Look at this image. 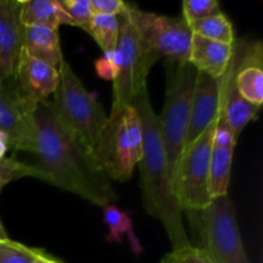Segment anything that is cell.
<instances>
[{
  "label": "cell",
  "instance_id": "1",
  "mask_svg": "<svg viewBox=\"0 0 263 263\" xmlns=\"http://www.w3.org/2000/svg\"><path fill=\"white\" fill-rule=\"evenodd\" d=\"M35 149L32 163L40 180L69 192L98 207L115 204L118 195L110 180L94 166L89 152L59 123L50 99L39 102L33 110Z\"/></svg>",
  "mask_w": 263,
  "mask_h": 263
},
{
  "label": "cell",
  "instance_id": "2",
  "mask_svg": "<svg viewBox=\"0 0 263 263\" xmlns=\"http://www.w3.org/2000/svg\"><path fill=\"white\" fill-rule=\"evenodd\" d=\"M133 105L143 126V156L138 166L144 208L149 216L162 223L172 249L186 247L192 243L182 221V211L174 195L171 171L159 131L158 115L152 105L148 86L140 90Z\"/></svg>",
  "mask_w": 263,
  "mask_h": 263
},
{
  "label": "cell",
  "instance_id": "3",
  "mask_svg": "<svg viewBox=\"0 0 263 263\" xmlns=\"http://www.w3.org/2000/svg\"><path fill=\"white\" fill-rule=\"evenodd\" d=\"M58 72L51 109L59 123L90 153L107 126L108 113L87 91L66 59L61 62Z\"/></svg>",
  "mask_w": 263,
  "mask_h": 263
},
{
  "label": "cell",
  "instance_id": "4",
  "mask_svg": "<svg viewBox=\"0 0 263 263\" xmlns=\"http://www.w3.org/2000/svg\"><path fill=\"white\" fill-rule=\"evenodd\" d=\"M143 126L133 107L115 120H108L90 159L109 180L127 181L143 156Z\"/></svg>",
  "mask_w": 263,
  "mask_h": 263
},
{
  "label": "cell",
  "instance_id": "5",
  "mask_svg": "<svg viewBox=\"0 0 263 263\" xmlns=\"http://www.w3.org/2000/svg\"><path fill=\"white\" fill-rule=\"evenodd\" d=\"M164 68L166 97L158 125L172 177L184 151L198 71L189 62L164 61Z\"/></svg>",
  "mask_w": 263,
  "mask_h": 263
},
{
  "label": "cell",
  "instance_id": "6",
  "mask_svg": "<svg viewBox=\"0 0 263 263\" xmlns=\"http://www.w3.org/2000/svg\"><path fill=\"white\" fill-rule=\"evenodd\" d=\"M118 20L120 39L117 49L121 53V64L117 77L113 81L112 109L108 120H115L123 110L133 107L140 90L148 86L149 72L157 63L144 48L127 13L120 15Z\"/></svg>",
  "mask_w": 263,
  "mask_h": 263
},
{
  "label": "cell",
  "instance_id": "7",
  "mask_svg": "<svg viewBox=\"0 0 263 263\" xmlns=\"http://www.w3.org/2000/svg\"><path fill=\"white\" fill-rule=\"evenodd\" d=\"M216 122L194 143L186 146L177 161L172 176V189L181 211L199 212L208 207L213 199L210 193L208 175Z\"/></svg>",
  "mask_w": 263,
  "mask_h": 263
},
{
  "label": "cell",
  "instance_id": "8",
  "mask_svg": "<svg viewBox=\"0 0 263 263\" xmlns=\"http://www.w3.org/2000/svg\"><path fill=\"white\" fill-rule=\"evenodd\" d=\"M126 13L154 61L189 62L193 33L184 18L145 12L128 3Z\"/></svg>",
  "mask_w": 263,
  "mask_h": 263
},
{
  "label": "cell",
  "instance_id": "9",
  "mask_svg": "<svg viewBox=\"0 0 263 263\" xmlns=\"http://www.w3.org/2000/svg\"><path fill=\"white\" fill-rule=\"evenodd\" d=\"M200 213L203 246L213 263H251L239 231L236 211L229 195L213 198Z\"/></svg>",
  "mask_w": 263,
  "mask_h": 263
},
{
  "label": "cell",
  "instance_id": "10",
  "mask_svg": "<svg viewBox=\"0 0 263 263\" xmlns=\"http://www.w3.org/2000/svg\"><path fill=\"white\" fill-rule=\"evenodd\" d=\"M0 133L8 136L10 149L33 153L36 136L33 109L21 98L13 79L0 85Z\"/></svg>",
  "mask_w": 263,
  "mask_h": 263
},
{
  "label": "cell",
  "instance_id": "11",
  "mask_svg": "<svg viewBox=\"0 0 263 263\" xmlns=\"http://www.w3.org/2000/svg\"><path fill=\"white\" fill-rule=\"evenodd\" d=\"M15 87L26 104L35 110L39 102L49 100L58 85V68L32 58L22 49L13 77Z\"/></svg>",
  "mask_w": 263,
  "mask_h": 263
},
{
  "label": "cell",
  "instance_id": "12",
  "mask_svg": "<svg viewBox=\"0 0 263 263\" xmlns=\"http://www.w3.org/2000/svg\"><path fill=\"white\" fill-rule=\"evenodd\" d=\"M234 82L239 94L251 104L263 103V48L259 41L234 44Z\"/></svg>",
  "mask_w": 263,
  "mask_h": 263
},
{
  "label": "cell",
  "instance_id": "13",
  "mask_svg": "<svg viewBox=\"0 0 263 263\" xmlns=\"http://www.w3.org/2000/svg\"><path fill=\"white\" fill-rule=\"evenodd\" d=\"M220 97L221 79H213L203 72H197L184 149L194 143L217 121L220 113Z\"/></svg>",
  "mask_w": 263,
  "mask_h": 263
},
{
  "label": "cell",
  "instance_id": "14",
  "mask_svg": "<svg viewBox=\"0 0 263 263\" xmlns=\"http://www.w3.org/2000/svg\"><path fill=\"white\" fill-rule=\"evenodd\" d=\"M20 0H0V79L12 80L23 49Z\"/></svg>",
  "mask_w": 263,
  "mask_h": 263
},
{
  "label": "cell",
  "instance_id": "15",
  "mask_svg": "<svg viewBox=\"0 0 263 263\" xmlns=\"http://www.w3.org/2000/svg\"><path fill=\"white\" fill-rule=\"evenodd\" d=\"M261 107L251 104L238 92L234 82V68L230 62L228 71L221 77L220 113L218 118L239 139L241 131L251 121L258 117Z\"/></svg>",
  "mask_w": 263,
  "mask_h": 263
},
{
  "label": "cell",
  "instance_id": "16",
  "mask_svg": "<svg viewBox=\"0 0 263 263\" xmlns=\"http://www.w3.org/2000/svg\"><path fill=\"white\" fill-rule=\"evenodd\" d=\"M234 44L210 40L193 33L190 44L189 63L198 72L208 74L213 79H221L229 68L233 58Z\"/></svg>",
  "mask_w": 263,
  "mask_h": 263
},
{
  "label": "cell",
  "instance_id": "17",
  "mask_svg": "<svg viewBox=\"0 0 263 263\" xmlns=\"http://www.w3.org/2000/svg\"><path fill=\"white\" fill-rule=\"evenodd\" d=\"M23 50L32 58L45 62L55 68L64 59L58 30L48 26H25Z\"/></svg>",
  "mask_w": 263,
  "mask_h": 263
},
{
  "label": "cell",
  "instance_id": "18",
  "mask_svg": "<svg viewBox=\"0 0 263 263\" xmlns=\"http://www.w3.org/2000/svg\"><path fill=\"white\" fill-rule=\"evenodd\" d=\"M21 21L25 26L43 25L58 30L61 26H74L59 0H20Z\"/></svg>",
  "mask_w": 263,
  "mask_h": 263
},
{
  "label": "cell",
  "instance_id": "19",
  "mask_svg": "<svg viewBox=\"0 0 263 263\" xmlns=\"http://www.w3.org/2000/svg\"><path fill=\"white\" fill-rule=\"evenodd\" d=\"M233 159L234 149L213 146L210 159V175H208V185L212 198L229 195Z\"/></svg>",
  "mask_w": 263,
  "mask_h": 263
},
{
  "label": "cell",
  "instance_id": "20",
  "mask_svg": "<svg viewBox=\"0 0 263 263\" xmlns=\"http://www.w3.org/2000/svg\"><path fill=\"white\" fill-rule=\"evenodd\" d=\"M84 31L94 39L97 45L102 49L103 54L110 53L117 49L120 39V20L116 15L94 14Z\"/></svg>",
  "mask_w": 263,
  "mask_h": 263
},
{
  "label": "cell",
  "instance_id": "21",
  "mask_svg": "<svg viewBox=\"0 0 263 263\" xmlns=\"http://www.w3.org/2000/svg\"><path fill=\"white\" fill-rule=\"evenodd\" d=\"M192 33L199 35L210 40L221 41L225 44H235V31L233 23L222 12L215 15L199 20L189 25Z\"/></svg>",
  "mask_w": 263,
  "mask_h": 263
},
{
  "label": "cell",
  "instance_id": "22",
  "mask_svg": "<svg viewBox=\"0 0 263 263\" xmlns=\"http://www.w3.org/2000/svg\"><path fill=\"white\" fill-rule=\"evenodd\" d=\"M103 220L109 230V234H108L109 241H120L123 234L128 235V238L130 235L134 236L131 217L115 204H108L103 207Z\"/></svg>",
  "mask_w": 263,
  "mask_h": 263
},
{
  "label": "cell",
  "instance_id": "23",
  "mask_svg": "<svg viewBox=\"0 0 263 263\" xmlns=\"http://www.w3.org/2000/svg\"><path fill=\"white\" fill-rule=\"evenodd\" d=\"M23 177L40 180V172L32 163H26L15 157H5L0 161V192L5 185Z\"/></svg>",
  "mask_w": 263,
  "mask_h": 263
},
{
  "label": "cell",
  "instance_id": "24",
  "mask_svg": "<svg viewBox=\"0 0 263 263\" xmlns=\"http://www.w3.org/2000/svg\"><path fill=\"white\" fill-rule=\"evenodd\" d=\"M217 0H185L182 3V18L187 25L220 13Z\"/></svg>",
  "mask_w": 263,
  "mask_h": 263
},
{
  "label": "cell",
  "instance_id": "25",
  "mask_svg": "<svg viewBox=\"0 0 263 263\" xmlns=\"http://www.w3.org/2000/svg\"><path fill=\"white\" fill-rule=\"evenodd\" d=\"M161 263H213L200 247L192 244L181 248L172 249L162 258Z\"/></svg>",
  "mask_w": 263,
  "mask_h": 263
},
{
  "label": "cell",
  "instance_id": "26",
  "mask_svg": "<svg viewBox=\"0 0 263 263\" xmlns=\"http://www.w3.org/2000/svg\"><path fill=\"white\" fill-rule=\"evenodd\" d=\"M33 249L8 239L0 248V263H33Z\"/></svg>",
  "mask_w": 263,
  "mask_h": 263
},
{
  "label": "cell",
  "instance_id": "27",
  "mask_svg": "<svg viewBox=\"0 0 263 263\" xmlns=\"http://www.w3.org/2000/svg\"><path fill=\"white\" fill-rule=\"evenodd\" d=\"M61 4L67 12V14L73 21L74 26L82 28V30L87 27L92 15H94L91 0H62Z\"/></svg>",
  "mask_w": 263,
  "mask_h": 263
},
{
  "label": "cell",
  "instance_id": "28",
  "mask_svg": "<svg viewBox=\"0 0 263 263\" xmlns=\"http://www.w3.org/2000/svg\"><path fill=\"white\" fill-rule=\"evenodd\" d=\"M121 64V53L118 49L110 53L103 54L102 58L97 59L95 62V71L99 77L107 81H115L120 71Z\"/></svg>",
  "mask_w": 263,
  "mask_h": 263
},
{
  "label": "cell",
  "instance_id": "29",
  "mask_svg": "<svg viewBox=\"0 0 263 263\" xmlns=\"http://www.w3.org/2000/svg\"><path fill=\"white\" fill-rule=\"evenodd\" d=\"M236 143H238V138L234 135L233 131L220 118H217L215 131H213V146L235 149Z\"/></svg>",
  "mask_w": 263,
  "mask_h": 263
},
{
  "label": "cell",
  "instance_id": "30",
  "mask_svg": "<svg viewBox=\"0 0 263 263\" xmlns=\"http://www.w3.org/2000/svg\"><path fill=\"white\" fill-rule=\"evenodd\" d=\"M91 8L94 14L120 17L126 12L127 3L122 2V0H91Z\"/></svg>",
  "mask_w": 263,
  "mask_h": 263
},
{
  "label": "cell",
  "instance_id": "31",
  "mask_svg": "<svg viewBox=\"0 0 263 263\" xmlns=\"http://www.w3.org/2000/svg\"><path fill=\"white\" fill-rule=\"evenodd\" d=\"M33 263H63L59 259H57L55 257L50 256L46 252H44L43 249H33Z\"/></svg>",
  "mask_w": 263,
  "mask_h": 263
},
{
  "label": "cell",
  "instance_id": "32",
  "mask_svg": "<svg viewBox=\"0 0 263 263\" xmlns=\"http://www.w3.org/2000/svg\"><path fill=\"white\" fill-rule=\"evenodd\" d=\"M10 149V143H9V139L5 134L0 133V161L5 158L7 156L8 151Z\"/></svg>",
  "mask_w": 263,
  "mask_h": 263
},
{
  "label": "cell",
  "instance_id": "33",
  "mask_svg": "<svg viewBox=\"0 0 263 263\" xmlns=\"http://www.w3.org/2000/svg\"><path fill=\"white\" fill-rule=\"evenodd\" d=\"M8 234H7V231H5V229H4V226H3V223H2V221H0V241H5V240H8Z\"/></svg>",
  "mask_w": 263,
  "mask_h": 263
},
{
  "label": "cell",
  "instance_id": "34",
  "mask_svg": "<svg viewBox=\"0 0 263 263\" xmlns=\"http://www.w3.org/2000/svg\"><path fill=\"white\" fill-rule=\"evenodd\" d=\"M3 82H4V80H2V79H0V85H2Z\"/></svg>",
  "mask_w": 263,
  "mask_h": 263
},
{
  "label": "cell",
  "instance_id": "35",
  "mask_svg": "<svg viewBox=\"0 0 263 263\" xmlns=\"http://www.w3.org/2000/svg\"><path fill=\"white\" fill-rule=\"evenodd\" d=\"M5 241H7V240H5ZM2 244H3V241H0V248H2Z\"/></svg>",
  "mask_w": 263,
  "mask_h": 263
}]
</instances>
